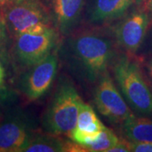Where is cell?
<instances>
[{"label": "cell", "mask_w": 152, "mask_h": 152, "mask_svg": "<svg viewBox=\"0 0 152 152\" xmlns=\"http://www.w3.org/2000/svg\"><path fill=\"white\" fill-rule=\"evenodd\" d=\"M4 69L3 67L0 64V85L3 84L4 82Z\"/></svg>", "instance_id": "obj_19"}, {"label": "cell", "mask_w": 152, "mask_h": 152, "mask_svg": "<svg viewBox=\"0 0 152 152\" xmlns=\"http://www.w3.org/2000/svg\"><path fill=\"white\" fill-rule=\"evenodd\" d=\"M94 102L100 113L113 123L123 124L134 116L107 73L98 80Z\"/></svg>", "instance_id": "obj_6"}, {"label": "cell", "mask_w": 152, "mask_h": 152, "mask_svg": "<svg viewBox=\"0 0 152 152\" xmlns=\"http://www.w3.org/2000/svg\"><path fill=\"white\" fill-rule=\"evenodd\" d=\"M23 152H63L86 151L85 148L74 141H64L56 134L33 133L31 139L24 147Z\"/></svg>", "instance_id": "obj_12"}, {"label": "cell", "mask_w": 152, "mask_h": 152, "mask_svg": "<svg viewBox=\"0 0 152 152\" xmlns=\"http://www.w3.org/2000/svg\"><path fill=\"white\" fill-rule=\"evenodd\" d=\"M118 141V138L115 135L113 132L105 127L102 130L98 133L96 139L92 144L87 147V151L107 152L110 148L117 145Z\"/></svg>", "instance_id": "obj_15"}, {"label": "cell", "mask_w": 152, "mask_h": 152, "mask_svg": "<svg viewBox=\"0 0 152 152\" xmlns=\"http://www.w3.org/2000/svg\"><path fill=\"white\" fill-rule=\"evenodd\" d=\"M12 0H0V9L4 8L6 4H8Z\"/></svg>", "instance_id": "obj_20"}, {"label": "cell", "mask_w": 152, "mask_h": 152, "mask_svg": "<svg viewBox=\"0 0 152 152\" xmlns=\"http://www.w3.org/2000/svg\"><path fill=\"white\" fill-rule=\"evenodd\" d=\"M149 69H150V74L151 76L152 77V61L150 63V65H149Z\"/></svg>", "instance_id": "obj_22"}, {"label": "cell", "mask_w": 152, "mask_h": 152, "mask_svg": "<svg viewBox=\"0 0 152 152\" xmlns=\"http://www.w3.org/2000/svg\"><path fill=\"white\" fill-rule=\"evenodd\" d=\"M149 25V16L144 11H136L125 17L115 29V37L120 47L134 53L140 47Z\"/></svg>", "instance_id": "obj_10"}, {"label": "cell", "mask_w": 152, "mask_h": 152, "mask_svg": "<svg viewBox=\"0 0 152 152\" xmlns=\"http://www.w3.org/2000/svg\"><path fill=\"white\" fill-rule=\"evenodd\" d=\"M122 130L130 142H152V119L135 116L125 120Z\"/></svg>", "instance_id": "obj_13"}, {"label": "cell", "mask_w": 152, "mask_h": 152, "mask_svg": "<svg viewBox=\"0 0 152 152\" xmlns=\"http://www.w3.org/2000/svg\"><path fill=\"white\" fill-rule=\"evenodd\" d=\"M130 150V142L118 141L117 145L110 148L107 152H129Z\"/></svg>", "instance_id": "obj_17"}, {"label": "cell", "mask_w": 152, "mask_h": 152, "mask_svg": "<svg viewBox=\"0 0 152 152\" xmlns=\"http://www.w3.org/2000/svg\"><path fill=\"white\" fill-rule=\"evenodd\" d=\"M131 151L152 152V142H130Z\"/></svg>", "instance_id": "obj_16"}, {"label": "cell", "mask_w": 152, "mask_h": 152, "mask_svg": "<svg viewBox=\"0 0 152 152\" xmlns=\"http://www.w3.org/2000/svg\"><path fill=\"white\" fill-rule=\"evenodd\" d=\"M58 33L53 26L41 32H25L17 36L15 56L20 65L31 68L47 58L57 44Z\"/></svg>", "instance_id": "obj_5"}, {"label": "cell", "mask_w": 152, "mask_h": 152, "mask_svg": "<svg viewBox=\"0 0 152 152\" xmlns=\"http://www.w3.org/2000/svg\"><path fill=\"white\" fill-rule=\"evenodd\" d=\"M75 128L86 133L95 134L102 130L105 126L101 123L92 107L82 102Z\"/></svg>", "instance_id": "obj_14"}, {"label": "cell", "mask_w": 152, "mask_h": 152, "mask_svg": "<svg viewBox=\"0 0 152 152\" xmlns=\"http://www.w3.org/2000/svg\"><path fill=\"white\" fill-rule=\"evenodd\" d=\"M58 64V56L52 53L40 63L31 67L21 81L22 92L28 100H37L48 91L56 75Z\"/></svg>", "instance_id": "obj_7"}, {"label": "cell", "mask_w": 152, "mask_h": 152, "mask_svg": "<svg viewBox=\"0 0 152 152\" xmlns=\"http://www.w3.org/2000/svg\"><path fill=\"white\" fill-rule=\"evenodd\" d=\"M146 7L152 14V0H146Z\"/></svg>", "instance_id": "obj_21"}, {"label": "cell", "mask_w": 152, "mask_h": 152, "mask_svg": "<svg viewBox=\"0 0 152 152\" xmlns=\"http://www.w3.org/2000/svg\"><path fill=\"white\" fill-rule=\"evenodd\" d=\"M1 14L4 26L15 37L53 26L48 8L40 0H12L1 9Z\"/></svg>", "instance_id": "obj_3"}, {"label": "cell", "mask_w": 152, "mask_h": 152, "mask_svg": "<svg viewBox=\"0 0 152 152\" xmlns=\"http://www.w3.org/2000/svg\"><path fill=\"white\" fill-rule=\"evenodd\" d=\"M134 0H87L84 16L86 23L102 26L124 16Z\"/></svg>", "instance_id": "obj_11"}, {"label": "cell", "mask_w": 152, "mask_h": 152, "mask_svg": "<svg viewBox=\"0 0 152 152\" xmlns=\"http://www.w3.org/2000/svg\"><path fill=\"white\" fill-rule=\"evenodd\" d=\"M86 0H48L52 26L63 37L75 31L81 21Z\"/></svg>", "instance_id": "obj_8"}, {"label": "cell", "mask_w": 152, "mask_h": 152, "mask_svg": "<svg viewBox=\"0 0 152 152\" xmlns=\"http://www.w3.org/2000/svg\"><path fill=\"white\" fill-rule=\"evenodd\" d=\"M4 23L3 20L2 14L0 13V42L3 38V36H4Z\"/></svg>", "instance_id": "obj_18"}, {"label": "cell", "mask_w": 152, "mask_h": 152, "mask_svg": "<svg viewBox=\"0 0 152 152\" xmlns=\"http://www.w3.org/2000/svg\"><path fill=\"white\" fill-rule=\"evenodd\" d=\"M115 79L131 107L141 114H152V93L140 67L128 57H120L114 64Z\"/></svg>", "instance_id": "obj_4"}, {"label": "cell", "mask_w": 152, "mask_h": 152, "mask_svg": "<svg viewBox=\"0 0 152 152\" xmlns=\"http://www.w3.org/2000/svg\"><path fill=\"white\" fill-rule=\"evenodd\" d=\"M82 101L69 82H62L55 91L42 116V124L48 133L69 134L76 127Z\"/></svg>", "instance_id": "obj_2"}, {"label": "cell", "mask_w": 152, "mask_h": 152, "mask_svg": "<svg viewBox=\"0 0 152 152\" xmlns=\"http://www.w3.org/2000/svg\"><path fill=\"white\" fill-rule=\"evenodd\" d=\"M59 53L73 75L82 81L95 83L107 73L114 48L105 33L86 31L66 37Z\"/></svg>", "instance_id": "obj_1"}, {"label": "cell", "mask_w": 152, "mask_h": 152, "mask_svg": "<svg viewBox=\"0 0 152 152\" xmlns=\"http://www.w3.org/2000/svg\"><path fill=\"white\" fill-rule=\"evenodd\" d=\"M34 131L25 115H9L0 122V152H22Z\"/></svg>", "instance_id": "obj_9"}]
</instances>
